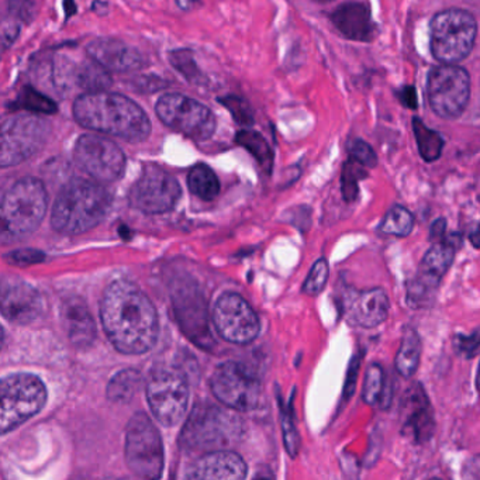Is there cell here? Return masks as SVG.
Wrapping results in <instances>:
<instances>
[{
  "label": "cell",
  "instance_id": "cell-35",
  "mask_svg": "<svg viewBox=\"0 0 480 480\" xmlns=\"http://www.w3.org/2000/svg\"><path fill=\"white\" fill-rule=\"evenodd\" d=\"M169 63L184 78L195 85L206 84V78L203 75L194 54L189 50H175L169 53Z\"/></svg>",
  "mask_w": 480,
  "mask_h": 480
},
{
  "label": "cell",
  "instance_id": "cell-34",
  "mask_svg": "<svg viewBox=\"0 0 480 480\" xmlns=\"http://www.w3.org/2000/svg\"><path fill=\"white\" fill-rule=\"evenodd\" d=\"M366 176H368L366 166L349 156L348 161L344 164L343 176H341V192L345 202L353 203L358 199L359 182Z\"/></svg>",
  "mask_w": 480,
  "mask_h": 480
},
{
  "label": "cell",
  "instance_id": "cell-23",
  "mask_svg": "<svg viewBox=\"0 0 480 480\" xmlns=\"http://www.w3.org/2000/svg\"><path fill=\"white\" fill-rule=\"evenodd\" d=\"M64 325L68 333L69 340L78 346H86L92 344L96 337V325L91 312L87 309L86 303L81 297H69L64 302L63 310Z\"/></svg>",
  "mask_w": 480,
  "mask_h": 480
},
{
  "label": "cell",
  "instance_id": "cell-46",
  "mask_svg": "<svg viewBox=\"0 0 480 480\" xmlns=\"http://www.w3.org/2000/svg\"><path fill=\"white\" fill-rule=\"evenodd\" d=\"M397 96H399V100L400 102H402L403 106L407 107V109H417L418 100L417 92H415V87H402V89L397 92Z\"/></svg>",
  "mask_w": 480,
  "mask_h": 480
},
{
  "label": "cell",
  "instance_id": "cell-36",
  "mask_svg": "<svg viewBox=\"0 0 480 480\" xmlns=\"http://www.w3.org/2000/svg\"><path fill=\"white\" fill-rule=\"evenodd\" d=\"M385 371L379 364H371L366 369L365 382H364V390H362V400L369 405H375L379 403L382 392H384Z\"/></svg>",
  "mask_w": 480,
  "mask_h": 480
},
{
  "label": "cell",
  "instance_id": "cell-42",
  "mask_svg": "<svg viewBox=\"0 0 480 480\" xmlns=\"http://www.w3.org/2000/svg\"><path fill=\"white\" fill-rule=\"evenodd\" d=\"M362 353L355 354L349 362L348 371H346L345 384H344L343 399L344 402H349L354 396L356 387V379H358L359 369H361Z\"/></svg>",
  "mask_w": 480,
  "mask_h": 480
},
{
  "label": "cell",
  "instance_id": "cell-52",
  "mask_svg": "<svg viewBox=\"0 0 480 480\" xmlns=\"http://www.w3.org/2000/svg\"><path fill=\"white\" fill-rule=\"evenodd\" d=\"M476 386H477V390H479V393H480V364H479V369H477Z\"/></svg>",
  "mask_w": 480,
  "mask_h": 480
},
{
  "label": "cell",
  "instance_id": "cell-39",
  "mask_svg": "<svg viewBox=\"0 0 480 480\" xmlns=\"http://www.w3.org/2000/svg\"><path fill=\"white\" fill-rule=\"evenodd\" d=\"M223 106L227 107L228 112L233 115L235 122L241 125H254V113L251 110L250 105L246 104L245 100L240 99L237 96H225L220 99Z\"/></svg>",
  "mask_w": 480,
  "mask_h": 480
},
{
  "label": "cell",
  "instance_id": "cell-5",
  "mask_svg": "<svg viewBox=\"0 0 480 480\" xmlns=\"http://www.w3.org/2000/svg\"><path fill=\"white\" fill-rule=\"evenodd\" d=\"M243 421L235 413L213 405H197L181 434L182 448L189 451H217L240 440Z\"/></svg>",
  "mask_w": 480,
  "mask_h": 480
},
{
  "label": "cell",
  "instance_id": "cell-9",
  "mask_svg": "<svg viewBox=\"0 0 480 480\" xmlns=\"http://www.w3.org/2000/svg\"><path fill=\"white\" fill-rule=\"evenodd\" d=\"M51 135V125L43 117L22 115L10 117L2 125L0 165L16 166L37 154Z\"/></svg>",
  "mask_w": 480,
  "mask_h": 480
},
{
  "label": "cell",
  "instance_id": "cell-26",
  "mask_svg": "<svg viewBox=\"0 0 480 480\" xmlns=\"http://www.w3.org/2000/svg\"><path fill=\"white\" fill-rule=\"evenodd\" d=\"M110 85L112 78L107 74V69L94 60L76 64L75 87L86 92H100L107 89Z\"/></svg>",
  "mask_w": 480,
  "mask_h": 480
},
{
  "label": "cell",
  "instance_id": "cell-2",
  "mask_svg": "<svg viewBox=\"0 0 480 480\" xmlns=\"http://www.w3.org/2000/svg\"><path fill=\"white\" fill-rule=\"evenodd\" d=\"M74 117L82 127L141 143L151 135V120L135 100L109 92H86L74 104Z\"/></svg>",
  "mask_w": 480,
  "mask_h": 480
},
{
  "label": "cell",
  "instance_id": "cell-3",
  "mask_svg": "<svg viewBox=\"0 0 480 480\" xmlns=\"http://www.w3.org/2000/svg\"><path fill=\"white\" fill-rule=\"evenodd\" d=\"M110 206L112 196L97 181L72 179L56 196L51 225L63 235H82L96 227Z\"/></svg>",
  "mask_w": 480,
  "mask_h": 480
},
{
  "label": "cell",
  "instance_id": "cell-19",
  "mask_svg": "<svg viewBox=\"0 0 480 480\" xmlns=\"http://www.w3.org/2000/svg\"><path fill=\"white\" fill-rule=\"evenodd\" d=\"M2 315L15 325H28L43 313V299L38 290L17 278L5 279L2 285Z\"/></svg>",
  "mask_w": 480,
  "mask_h": 480
},
{
  "label": "cell",
  "instance_id": "cell-20",
  "mask_svg": "<svg viewBox=\"0 0 480 480\" xmlns=\"http://www.w3.org/2000/svg\"><path fill=\"white\" fill-rule=\"evenodd\" d=\"M87 55L95 63L112 72L137 71L145 65V58L137 48L117 38H96L87 44Z\"/></svg>",
  "mask_w": 480,
  "mask_h": 480
},
{
  "label": "cell",
  "instance_id": "cell-37",
  "mask_svg": "<svg viewBox=\"0 0 480 480\" xmlns=\"http://www.w3.org/2000/svg\"><path fill=\"white\" fill-rule=\"evenodd\" d=\"M328 276H330L328 262L325 258L318 259L303 285V292L309 296H317L318 294H322L327 285Z\"/></svg>",
  "mask_w": 480,
  "mask_h": 480
},
{
  "label": "cell",
  "instance_id": "cell-45",
  "mask_svg": "<svg viewBox=\"0 0 480 480\" xmlns=\"http://www.w3.org/2000/svg\"><path fill=\"white\" fill-rule=\"evenodd\" d=\"M19 32L20 25H17L16 22L10 20V22L4 23V28H2V43H4L5 48L10 47L16 41Z\"/></svg>",
  "mask_w": 480,
  "mask_h": 480
},
{
  "label": "cell",
  "instance_id": "cell-31",
  "mask_svg": "<svg viewBox=\"0 0 480 480\" xmlns=\"http://www.w3.org/2000/svg\"><path fill=\"white\" fill-rule=\"evenodd\" d=\"M12 110H23L28 113H40V115H54L58 110L55 102L50 97L35 91V87L25 86L15 102L9 105Z\"/></svg>",
  "mask_w": 480,
  "mask_h": 480
},
{
  "label": "cell",
  "instance_id": "cell-53",
  "mask_svg": "<svg viewBox=\"0 0 480 480\" xmlns=\"http://www.w3.org/2000/svg\"><path fill=\"white\" fill-rule=\"evenodd\" d=\"M315 2H330V0H315Z\"/></svg>",
  "mask_w": 480,
  "mask_h": 480
},
{
  "label": "cell",
  "instance_id": "cell-28",
  "mask_svg": "<svg viewBox=\"0 0 480 480\" xmlns=\"http://www.w3.org/2000/svg\"><path fill=\"white\" fill-rule=\"evenodd\" d=\"M143 376L135 369H125L112 377L107 386V397L115 403H127L140 389Z\"/></svg>",
  "mask_w": 480,
  "mask_h": 480
},
{
  "label": "cell",
  "instance_id": "cell-7",
  "mask_svg": "<svg viewBox=\"0 0 480 480\" xmlns=\"http://www.w3.org/2000/svg\"><path fill=\"white\" fill-rule=\"evenodd\" d=\"M2 409L0 430L2 434L22 425L43 410L47 400V390L35 375L13 374L2 379Z\"/></svg>",
  "mask_w": 480,
  "mask_h": 480
},
{
  "label": "cell",
  "instance_id": "cell-24",
  "mask_svg": "<svg viewBox=\"0 0 480 480\" xmlns=\"http://www.w3.org/2000/svg\"><path fill=\"white\" fill-rule=\"evenodd\" d=\"M462 238L458 233L446 235L443 243H434L421 261L418 274L431 281L441 284L448 269L453 265L456 250L461 246Z\"/></svg>",
  "mask_w": 480,
  "mask_h": 480
},
{
  "label": "cell",
  "instance_id": "cell-49",
  "mask_svg": "<svg viewBox=\"0 0 480 480\" xmlns=\"http://www.w3.org/2000/svg\"><path fill=\"white\" fill-rule=\"evenodd\" d=\"M393 399V387L392 381L386 382L385 384L384 392H382L381 399H379V405H381L382 409L386 410L389 407L390 403Z\"/></svg>",
  "mask_w": 480,
  "mask_h": 480
},
{
  "label": "cell",
  "instance_id": "cell-22",
  "mask_svg": "<svg viewBox=\"0 0 480 480\" xmlns=\"http://www.w3.org/2000/svg\"><path fill=\"white\" fill-rule=\"evenodd\" d=\"M334 25L344 37L355 41H369L374 37L375 25L365 5L345 4L331 15Z\"/></svg>",
  "mask_w": 480,
  "mask_h": 480
},
{
  "label": "cell",
  "instance_id": "cell-16",
  "mask_svg": "<svg viewBox=\"0 0 480 480\" xmlns=\"http://www.w3.org/2000/svg\"><path fill=\"white\" fill-rule=\"evenodd\" d=\"M215 330L225 340L235 344H248L258 335L259 318L240 295L228 294L218 297L213 313Z\"/></svg>",
  "mask_w": 480,
  "mask_h": 480
},
{
  "label": "cell",
  "instance_id": "cell-11",
  "mask_svg": "<svg viewBox=\"0 0 480 480\" xmlns=\"http://www.w3.org/2000/svg\"><path fill=\"white\" fill-rule=\"evenodd\" d=\"M427 96L436 115L443 119H456L465 112L471 97L468 72L456 64L435 66L428 75Z\"/></svg>",
  "mask_w": 480,
  "mask_h": 480
},
{
  "label": "cell",
  "instance_id": "cell-13",
  "mask_svg": "<svg viewBox=\"0 0 480 480\" xmlns=\"http://www.w3.org/2000/svg\"><path fill=\"white\" fill-rule=\"evenodd\" d=\"M217 400L228 409L248 412L258 405L261 396L259 377L238 362H225L218 365L210 381Z\"/></svg>",
  "mask_w": 480,
  "mask_h": 480
},
{
  "label": "cell",
  "instance_id": "cell-32",
  "mask_svg": "<svg viewBox=\"0 0 480 480\" xmlns=\"http://www.w3.org/2000/svg\"><path fill=\"white\" fill-rule=\"evenodd\" d=\"M415 228V215L403 206H393L379 225V233L393 237H407Z\"/></svg>",
  "mask_w": 480,
  "mask_h": 480
},
{
  "label": "cell",
  "instance_id": "cell-21",
  "mask_svg": "<svg viewBox=\"0 0 480 480\" xmlns=\"http://www.w3.org/2000/svg\"><path fill=\"white\" fill-rule=\"evenodd\" d=\"M246 476V465L238 454L227 449L210 451L187 469V479L240 480Z\"/></svg>",
  "mask_w": 480,
  "mask_h": 480
},
{
  "label": "cell",
  "instance_id": "cell-48",
  "mask_svg": "<svg viewBox=\"0 0 480 480\" xmlns=\"http://www.w3.org/2000/svg\"><path fill=\"white\" fill-rule=\"evenodd\" d=\"M446 220L445 218H438L431 225L430 240L433 243H443L446 238Z\"/></svg>",
  "mask_w": 480,
  "mask_h": 480
},
{
  "label": "cell",
  "instance_id": "cell-50",
  "mask_svg": "<svg viewBox=\"0 0 480 480\" xmlns=\"http://www.w3.org/2000/svg\"><path fill=\"white\" fill-rule=\"evenodd\" d=\"M176 4L185 12H191L200 6V0H176Z\"/></svg>",
  "mask_w": 480,
  "mask_h": 480
},
{
  "label": "cell",
  "instance_id": "cell-6",
  "mask_svg": "<svg viewBox=\"0 0 480 480\" xmlns=\"http://www.w3.org/2000/svg\"><path fill=\"white\" fill-rule=\"evenodd\" d=\"M477 23L468 10L448 9L431 20L430 47L441 64H458L474 50Z\"/></svg>",
  "mask_w": 480,
  "mask_h": 480
},
{
  "label": "cell",
  "instance_id": "cell-8",
  "mask_svg": "<svg viewBox=\"0 0 480 480\" xmlns=\"http://www.w3.org/2000/svg\"><path fill=\"white\" fill-rule=\"evenodd\" d=\"M125 462L133 474L143 479H158L164 471L161 435L145 413H135L125 428Z\"/></svg>",
  "mask_w": 480,
  "mask_h": 480
},
{
  "label": "cell",
  "instance_id": "cell-12",
  "mask_svg": "<svg viewBox=\"0 0 480 480\" xmlns=\"http://www.w3.org/2000/svg\"><path fill=\"white\" fill-rule=\"evenodd\" d=\"M155 113L166 127L195 141L207 140L215 130L212 110L184 95L166 94L159 97Z\"/></svg>",
  "mask_w": 480,
  "mask_h": 480
},
{
  "label": "cell",
  "instance_id": "cell-4",
  "mask_svg": "<svg viewBox=\"0 0 480 480\" xmlns=\"http://www.w3.org/2000/svg\"><path fill=\"white\" fill-rule=\"evenodd\" d=\"M47 212V192L35 178L17 181L2 200V241L22 240L40 227Z\"/></svg>",
  "mask_w": 480,
  "mask_h": 480
},
{
  "label": "cell",
  "instance_id": "cell-10",
  "mask_svg": "<svg viewBox=\"0 0 480 480\" xmlns=\"http://www.w3.org/2000/svg\"><path fill=\"white\" fill-rule=\"evenodd\" d=\"M147 400L156 420L165 427H174L189 403L186 377L176 368L154 369L147 381Z\"/></svg>",
  "mask_w": 480,
  "mask_h": 480
},
{
  "label": "cell",
  "instance_id": "cell-44",
  "mask_svg": "<svg viewBox=\"0 0 480 480\" xmlns=\"http://www.w3.org/2000/svg\"><path fill=\"white\" fill-rule=\"evenodd\" d=\"M7 259L20 266L35 265V264L45 259V254L38 250H32V248H25V250L13 251V253L7 254Z\"/></svg>",
  "mask_w": 480,
  "mask_h": 480
},
{
  "label": "cell",
  "instance_id": "cell-29",
  "mask_svg": "<svg viewBox=\"0 0 480 480\" xmlns=\"http://www.w3.org/2000/svg\"><path fill=\"white\" fill-rule=\"evenodd\" d=\"M235 141L258 161L262 168L265 169L266 172L271 171L272 164H274V154H272L268 141L262 137L259 133L253 130L238 131Z\"/></svg>",
  "mask_w": 480,
  "mask_h": 480
},
{
  "label": "cell",
  "instance_id": "cell-27",
  "mask_svg": "<svg viewBox=\"0 0 480 480\" xmlns=\"http://www.w3.org/2000/svg\"><path fill=\"white\" fill-rule=\"evenodd\" d=\"M187 186L195 196L202 200H213L220 194V182L210 166L197 164L187 175Z\"/></svg>",
  "mask_w": 480,
  "mask_h": 480
},
{
  "label": "cell",
  "instance_id": "cell-18",
  "mask_svg": "<svg viewBox=\"0 0 480 480\" xmlns=\"http://www.w3.org/2000/svg\"><path fill=\"white\" fill-rule=\"evenodd\" d=\"M341 310L349 325L375 328L384 325L389 317V297L381 287L368 290L346 287L341 296Z\"/></svg>",
  "mask_w": 480,
  "mask_h": 480
},
{
  "label": "cell",
  "instance_id": "cell-14",
  "mask_svg": "<svg viewBox=\"0 0 480 480\" xmlns=\"http://www.w3.org/2000/svg\"><path fill=\"white\" fill-rule=\"evenodd\" d=\"M76 165L95 181L112 184L125 174V155L117 144L99 135H85L74 148Z\"/></svg>",
  "mask_w": 480,
  "mask_h": 480
},
{
  "label": "cell",
  "instance_id": "cell-15",
  "mask_svg": "<svg viewBox=\"0 0 480 480\" xmlns=\"http://www.w3.org/2000/svg\"><path fill=\"white\" fill-rule=\"evenodd\" d=\"M181 195L178 181L169 172L148 165L131 187L128 200L135 210L147 215H161L174 209Z\"/></svg>",
  "mask_w": 480,
  "mask_h": 480
},
{
  "label": "cell",
  "instance_id": "cell-25",
  "mask_svg": "<svg viewBox=\"0 0 480 480\" xmlns=\"http://www.w3.org/2000/svg\"><path fill=\"white\" fill-rule=\"evenodd\" d=\"M421 353H423V345L420 335L415 328H407L403 334L402 343L395 358L397 374L405 379H412L420 366Z\"/></svg>",
  "mask_w": 480,
  "mask_h": 480
},
{
  "label": "cell",
  "instance_id": "cell-17",
  "mask_svg": "<svg viewBox=\"0 0 480 480\" xmlns=\"http://www.w3.org/2000/svg\"><path fill=\"white\" fill-rule=\"evenodd\" d=\"M400 431L413 444L428 443L435 433V415L425 386L415 382L405 389L400 405Z\"/></svg>",
  "mask_w": 480,
  "mask_h": 480
},
{
  "label": "cell",
  "instance_id": "cell-40",
  "mask_svg": "<svg viewBox=\"0 0 480 480\" xmlns=\"http://www.w3.org/2000/svg\"><path fill=\"white\" fill-rule=\"evenodd\" d=\"M7 13L13 22L28 25L35 19V0H9Z\"/></svg>",
  "mask_w": 480,
  "mask_h": 480
},
{
  "label": "cell",
  "instance_id": "cell-1",
  "mask_svg": "<svg viewBox=\"0 0 480 480\" xmlns=\"http://www.w3.org/2000/svg\"><path fill=\"white\" fill-rule=\"evenodd\" d=\"M100 318L119 353L140 355L155 345L159 330L155 307L131 282L120 279L107 286L100 302Z\"/></svg>",
  "mask_w": 480,
  "mask_h": 480
},
{
  "label": "cell",
  "instance_id": "cell-43",
  "mask_svg": "<svg viewBox=\"0 0 480 480\" xmlns=\"http://www.w3.org/2000/svg\"><path fill=\"white\" fill-rule=\"evenodd\" d=\"M284 421H282L284 425H282V428H284L285 444H286L287 453L295 458L297 453H299L300 448L299 434H297L296 427H295L292 415L290 413H284Z\"/></svg>",
  "mask_w": 480,
  "mask_h": 480
},
{
  "label": "cell",
  "instance_id": "cell-30",
  "mask_svg": "<svg viewBox=\"0 0 480 480\" xmlns=\"http://www.w3.org/2000/svg\"><path fill=\"white\" fill-rule=\"evenodd\" d=\"M413 131L421 158L425 159V163H434L440 158L444 150L443 137L418 119L413 120Z\"/></svg>",
  "mask_w": 480,
  "mask_h": 480
},
{
  "label": "cell",
  "instance_id": "cell-41",
  "mask_svg": "<svg viewBox=\"0 0 480 480\" xmlns=\"http://www.w3.org/2000/svg\"><path fill=\"white\" fill-rule=\"evenodd\" d=\"M348 153L351 158L356 159L366 168H375L377 165L376 154L365 141L354 140L353 143L349 144Z\"/></svg>",
  "mask_w": 480,
  "mask_h": 480
},
{
  "label": "cell",
  "instance_id": "cell-47",
  "mask_svg": "<svg viewBox=\"0 0 480 480\" xmlns=\"http://www.w3.org/2000/svg\"><path fill=\"white\" fill-rule=\"evenodd\" d=\"M462 477L468 480H480V455L472 456L462 469Z\"/></svg>",
  "mask_w": 480,
  "mask_h": 480
},
{
  "label": "cell",
  "instance_id": "cell-33",
  "mask_svg": "<svg viewBox=\"0 0 480 480\" xmlns=\"http://www.w3.org/2000/svg\"><path fill=\"white\" fill-rule=\"evenodd\" d=\"M440 284L417 274L407 285V305L413 309H425L435 300Z\"/></svg>",
  "mask_w": 480,
  "mask_h": 480
},
{
  "label": "cell",
  "instance_id": "cell-38",
  "mask_svg": "<svg viewBox=\"0 0 480 480\" xmlns=\"http://www.w3.org/2000/svg\"><path fill=\"white\" fill-rule=\"evenodd\" d=\"M454 349L465 359H474L480 354V327L471 334H456L454 337Z\"/></svg>",
  "mask_w": 480,
  "mask_h": 480
},
{
  "label": "cell",
  "instance_id": "cell-51",
  "mask_svg": "<svg viewBox=\"0 0 480 480\" xmlns=\"http://www.w3.org/2000/svg\"><path fill=\"white\" fill-rule=\"evenodd\" d=\"M469 241H471L472 245L479 250L480 248V223L479 225H475L472 228L471 233H469Z\"/></svg>",
  "mask_w": 480,
  "mask_h": 480
}]
</instances>
